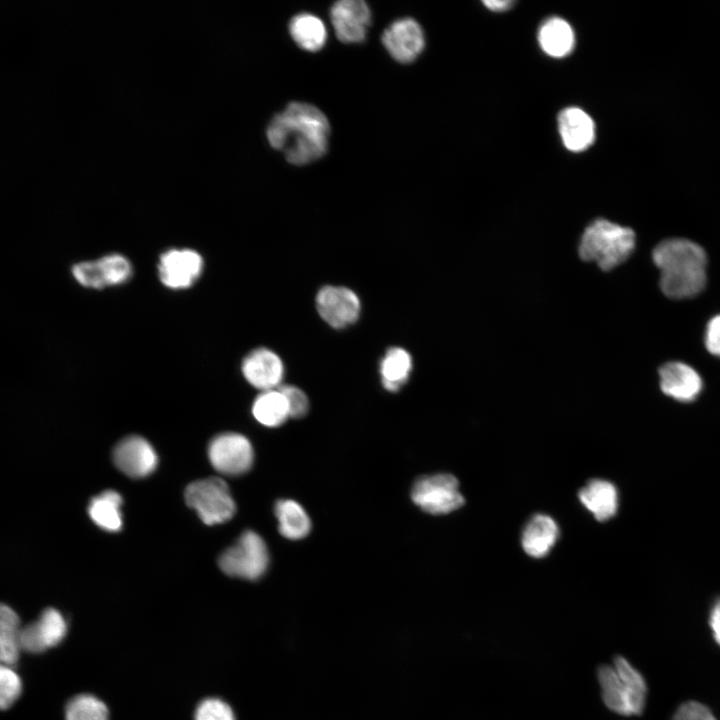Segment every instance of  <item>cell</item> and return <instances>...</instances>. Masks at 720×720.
<instances>
[{
    "label": "cell",
    "instance_id": "cell-33",
    "mask_svg": "<svg viewBox=\"0 0 720 720\" xmlns=\"http://www.w3.org/2000/svg\"><path fill=\"white\" fill-rule=\"evenodd\" d=\"M20 620L16 612L6 604L0 603V638L17 636Z\"/></svg>",
    "mask_w": 720,
    "mask_h": 720
},
{
    "label": "cell",
    "instance_id": "cell-21",
    "mask_svg": "<svg viewBox=\"0 0 720 720\" xmlns=\"http://www.w3.org/2000/svg\"><path fill=\"white\" fill-rule=\"evenodd\" d=\"M279 532L290 540L306 537L311 530V521L304 508L291 499L279 500L275 505Z\"/></svg>",
    "mask_w": 720,
    "mask_h": 720
},
{
    "label": "cell",
    "instance_id": "cell-15",
    "mask_svg": "<svg viewBox=\"0 0 720 720\" xmlns=\"http://www.w3.org/2000/svg\"><path fill=\"white\" fill-rule=\"evenodd\" d=\"M660 388L662 392L679 402H692L703 389L700 375L691 366L679 362H667L659 368Z\"/></svg>",
    "mask_w": 720,
    "mask_h": 720
},
{
    "label": "cell",
    "instance_id": "cell-32",
    "mask_svg": "<svg viewBox=\"0 0 720 720\" xmlns=\"http://www.w3.org/2000/svg\"><path fill=\"white\" fill-rule=\"evenodd\" d=\"M671 720H717L712 711L697 701L682 703L675 711Z\"/></svg>",
    "mask_w": 720,
    "mask_h": 720
},
{
    "label": "cell",
    "instance_id": "cell-36",
    "mask_svg": "<svg viewBox=\"0 0 720 720\" xmlns=\"http://www.w3.org/2000/svg\"><path fill=\"white\" fill-rule=\"evenodd\" d=\"M709 626L715 642L720 646V597L715 599L710 608Z\"/></svg>",
    "mask_w": 720,
    "mask_h": 720
},
{
    "label": "cell",
    "instance_id": "cell-11",
    "mask_svg": "<svg viewBox=\"0 0 720 720\" xmlns=\"http://www.w3.org/2000/svg\"><path fill=\"white\" fill-rule=\"evenodd\" d=\"M113 461L117 468L127 476L142 478L155 470L158 457L146 439L132 435L120 440L115 446Z\"/></svg>",
    "mask_w": 720,
    "mask_h": 720
},
{
    "label": "cell",
    "instance_id": "cell-17",
    "mask_svg": "<svg viewBox=\"0 0 720 720\" xmlns=\"http://www.w3.org/2000/svg\"><path fill=\"white\" fill-rule=\"evenodd\" d=\"M558 536L556 522L550 516L536 514L524 527L521 543L529 556L542 558L550 552Z\"/></svg>",
    "mask_w": 720,
    "mask_h": 720
},
{
    "label": "cell",
    "instance_id": "cell-23",
    "mask_svg": "<svg viewBox=\"0 0 720 720\" xmlns=\"http://www.w3.org/2000/svg\"><path fill=\"white\" fill-rule=\"evenodd\" d=\"M412 370V358L401 347L387 350L380 363V374L384 388L390 392L398 391L407 381Z\"/></svg>",
    "mask_w": 720,
    "mask_h": 720
},
{
    "label": "cell",
    "instance_id": "cell-12",
    "mask_svg": "<svg viewBox=\"0 0 720 720\" xmlns=\"http://www.w3.org/2000/svg\"><path fill=\"white\" fill-rule=\"evenodd\" d=\"M241 372L250 385L266 391L280 387L279 384L284 376V365L274 351L259 347L243 358Z\"/></svg>",
    "mask_w": 720,
    "mask_h": 720
},
{
    "label": "cell",
    "instance_id": "cell-35",
    "mask_svg": "<svg viewBox=\"0 0 720 720\" xmlns=\"http://www.w3.org/2000/svg\"><path fill=\"white\" fill-rule=\"evenodd\" d=\"M705 346L710 354L720 357V314L711 318L706 326Z\"/></svg>",
    "mask_w": 720,
    "mask_h": 720
},
{
    "label": "cell",
    "instance_id": "cell-13",
    "mask_svg": "<svg viewBox=\"0 0 720 720\" xmlns=\"http://www.w3.org/2000/svg\"><path fill=\"white\" fill-rule=\"evenodd\" d=\"M382 43L396 61L410 63L422 52L425 40L420 25L412 18H403L383 32Z\"/></svg>",
    "mask_w": 720,
    "mask_h": 720
},
{
    "label": "cell",
    "instance_id": "cell-16",
    "mask_svg": "<svg viewBox=\"0 0 720 720\" xmlns=\"http://www.w3.org/2000/svg\"><path fill=\"white\" fill-rule=\"evenodd\" d=\"M558 127L565 147L571 151H583L594 141V122L586 112L577 107H569L560 112Z\"/></svg>",
    "mask_w": 720,
    "mask_h": 720
},
{
    "label": "cell",
    "instance_id": "cell-6",
    "mask_svg": "<svg viewBox=\"0 0 720 720\" xmlns=\"http://www.w3.org/2000/svg\"><path fill=\"white\" fill-rule=\"evenodd\" d=\"M218 563L220 569L231 577L257 580L268 568V549L260 535L247 530L220 555Z\"/></svg>",
    "mask_w": 720,
    "mask_h": 720
},
{
    "label": "cell",
    "instance_id": "cell-37",
    "mask_svg": "<svg viewBox=\"0 0 720 720\" xmlns=\"http://www.w3.org/2000/svg\"><path fill=\"white\" fill-rule=\"evenodd\" d=\"M483 4L490 10L499 12L504 11L508 8H510L513 4L512 1L509 0H489V1H483Z\"/></svg>",
    "mask_w": 720,
    "mask_h": 720
},
{
    "label": "cell",
    "instance_id": "cell-20",
    "mask_svg": "<svg viewBox=\"0 0 720 720\" xmlns=\"http://www.w3.org/2000/svg\"><path fill=\"white\" fill-rule=\"evenodd\" d=\"M122 497L114 490H106L95 496L89 503L91 520L101 529L117 532L122 528Z\"/></svg>",
    "mask_w": 720,
    "mask_h": 720
},
{
    "label": "cell",
    "instance_id": "cell-14",
    "mask_svg": "<svg viewBox=\"0 0 720 720\" xmlns=\"http://www.w3.org/2000/svg\"><path fill=\"white\" fill-rule=\"evenodd\" d=\"M332 25L338 39L344 43H359L365 39L371 22V12L362 0H341L330 10Z\"/></svg>",
    "mask_w": 720,
    "mask_h": 720
},
{
    "label": "cell",
    "instance_id": "cell-28",
    "mask_svg": "<svg viewBox=\"0 0 720 720\" xmlns=\"http://www.w3.org/2000/svg\"><path fill=\"white\" fill-rule=\"evenodd\" d=\"M22 691L18 674L9 666L0 665V710L11 707Z\"/></svg>",
    "mask_w": 720,
    "mask_h": 720
},
{
    "label": "cell",
    "instance_id": "cell-26",
    "mask_svg": "<svg viewBox=\"0 0 720 720\" xmlns=\"http://www.w3.org/2000/svg\"><path fill=\"white\" fill-rule=\"evenodd\" d=\"M106 704L91 694H80L71 698L65 707L66 720H108Z\"/></svg>",
    "mask_w": 720,
    "mask_h": 720
},
{
    "label": "cell",
    "instance_id": "cell-10",
    "mask_svg": "<svg viewBox=\"0 0 720 720\" xmlns=\"http://www.w3.org/2000/svg\"><path fill=\"white\" fill-rule=\"evenodd\" d=\"M316 308L328 325L340 329L357 321L361 304L357 294L351 289L327 285L316 295Z\"/></svg>",
    "mask_w": 720,
    "mask_h": 720
},
{
    "label": "cell",
    "instance_id": "cell-2",
    "mask_svg": "<svg viewBox=\"0 0 720 720\" xmlns=\"http://www.w3.org/2000/svg\"><path fill=\"white\" fill-rule=\"evenodd\" d=\"M652 258L661 272L660 289L667 297L686 299L704 289L707 256L697 243L682 238L666 239L653 249Z\"/></svg>",
    "mask_w": 720,
    "mask_h": 720
},
{
    "label": "cell",
    "instance_id": "cell-25",
    "mask_svg": "<svg viewBox=\"0 0 720 720\" xmlns=\"http://www.w3.org/2000/svg\"><path fill=\"white\" fill-rule=\"evenodd\" d=\"M32 625L44 650L57 646L67 633V622L55 608L45 609Z\"/></svg>",
    "mask_w": 720,
    "mask_h": 720
},
{
    "label": "cell",
    "instance_id": "cell-7",
    "mask_svg": "<svg viewBox=\"0 0 720 720\" xmlns=\"http://www.w3.org/2000/svg\"><path fill=\"white\" fill-rule=\"evenodd\" d=\"M411 498L423 511L435 515L451 513L464 503L458 480L447 473L417 479L411 490Z\"/></svg>",
    "mask_w": 720,
    "mask_h": 720
},
{
    "label": "cell",
    "instance_id": "cell-29",
    "mask_svg": "<svg viewBox=\"0 0 720 720\" xmlns=\"http://www.w3.org/2000/svg\"><path fill=\"white\" fill-rule=\"evenodd\" d=\"M194 720H236L231 706L220 698L202 700L196 707Z\"/></svg>",
    "mask_w": 720,
    "mask_h": 720
},
{
    "label": "cell",
    "instance_id": "cell-22",
    "mask_svg": "<svg viewBox=\"0 0 720 720\" xmlns=\"http://www.w3.org/2000/svg\"><path fill=\"white\" fill-rule=\"evenodd\" d=\"M289 31L295 43L310 52L320 50L327 38L322 20L309 13L295 15L290 21Z\"/></svg>",
    "mask_w": 720,
    "mask_h": 720
},
{
    "label": "cell",
    "instance_id": "cell-19",
    "mask_svg": "<svg viewBox=\"0 0 720 720\" xmlns=\"http://www.w3.org/2000/svg\"><path fill=\"white\" fill-rule=\"evenodd\" d=\"M538 41L545 53L552 57H564L574 47V33L562 18L551 17L540 27Z\"/></svg>",
    "mask_w": 720,
    "mask_h": 720
},
{
    "label": "cell",
    "instance_id": "cell-4",
    "mask_svg": "<svg viewBox=\"0 0 720 720\" xmlns=\"http://www.w3.org/2000/svg\"><path fill=\"white\" fill-rule=\"evenodd\" d=\"M636 244L634 231L606 219H596L584 230L578 253L582 260L595 262L609 271L626 261Z\"/></svg>",
    "mask_w": 720,
    "mask_h": 720
},
{
    "label": "cell",
    "instance_id": "cell-3",
    "mask_svg": "<svg viewBox=\"0 0 720 720\" xmlns=\"http://www.w3.org/2000/svg\"><path fill=\"white\" fill-rule=\"evenodd\" d=\"M604 704L613 712L640 715L646 704L647 684L642 674L624 657L616 656L613 665H601L597 670Z\"/></svg>",
    "mask_w": 720,
    "mask_h": 720
},
{
    "label": "cell",
    "instance_id": "cell-9",
    "mask_svg": "<svg viewBox=\"0 0 720 720\" xmlns=\"http://www.w3.org/2000/svg\"><path fill=\"white\" fill-rule=\"evenodd\" d=\"M204 261L199 252L190 248L164 251L157 265L161 283L169 289H187L200 278Z\"/></svg>",
    "mask_w": 720,
    "mask_h": 720
},
{
    "label": "cell",
    "instance_id": "cell-24",
    "mask_svg": "<svg viewBox=\"0 0 720 720\" xmlns=\"http://www.w3.org/2000/svg\"><path fill=\"white\" fill-rule=\"evenodd\" d=\"M252 413L267 427L280 426L290 417L287 400L278 388L262 391L253 402Z\"/></svg>",
    "mask_w": 720,
    "mask_h": 720
},
{
    "label": "cell",
    "instance_id": "cell-27",
    "mask_svg": "<svg viewBox=\"0 0 720 720\" xmlns=\"http://www.w3.org/2000/svg\"><path fill=\"white\" fill-rule=\"evenodd\" d=\"M105 287L127 282L133 272L128 258L120 253H109L96 260Z\"/></svg>",
    "mask_w": 720,
    "mask_h": 720
},
{
    "label": "cell",
    "instance_id": "cell-1",
    "mask_svg": "<svg viewBox=\"0 0 720 720\" xmlns=\"http://www.w3.org/2000/svg\"><path fill=\"white\" fill-rule=\"evenodd\" d=\"M329 131V122L317 107L292 102L272 119L267 138L289 163L304 165L326 153Z\"/></svg>",
    "mask_w": 720,
    "mask_h": 720
},
{
    "label": "cell",
    "instance_id": "cell-31",
    "mask_svg": "<svg viewBox=\"0 0 720 720\" xmlns=\"http://www.w3.org/2000/svg\"><path fill=\"white\" fill-rule=\"evenodd\" d=\"M278 389L287 400L290 417L301 418L306 415L309 409V401L301 389L293 385H282Z\"/></svg>",
    "mask_w": 720,
    "mask_h": 720
},
{
    "label": "cell",
    "instance_id": "cell-5",
    "mask_svg": "<svg viewBox=\"0 0 720 720\" xmlns=\"http://www.w3.org/2000/svg\"><path fill=\"white\" fill-rule=\"evenodd\" d=\"M185 500L207 525L228 521L236 510L228 485L218 477H208L189 484L185 490Z\"/></svg>",
    "mask_w": 720,
    "mask_h": 720
},
{
    "label": "cell",
    "instance_id": "cell-30",
    "mask_svg": "<svg viewBox=\"0 0 720 720\" xmlns=\"http://www.w3.org/2000/svg\"><path fill=\"white\" fill-rule=\"evenodd\" d=\"M71 273L75 281L85 288H105L96 260H87L75 263Z\"/></svg>",
    "mask_w": 720,
    "mask_h": 720
},
{
    "label": "cell",
    "instance_id": "cell-18",
    "mask_svg": "<svg viewBox=\"0 0 720 720\" xmlns=\"http://www.w3.org/2000/svg\"><path fill=\"white\" fill-rule=\"evenodd\" d=\"M578 496L581 503L598 521H606L617 512V489L609 481L593 479L579 491Z\"/></svg>",
    "mask_w": 720,
    "mask_h": 720
},
{
    "label": "cell",
    "instance_id": "cell-34",
    "mask_svg": "<svg viewBox=\"0 0 720 720\" xmlns=\"http://www.w3.org/2000/svg\"><path fill=\"white\" fill-rule=\"evenodd\" d=\"M18 635L0 638V665L14 666L20 651Z\"/></svg>",
    "mask_w": 720,
    "mask_h": 720
},
{
    "label": "cell",
    "instance_id": "cell-8",
    "mask_svg": "<svg viewBox=\"0 0 720 720\" xmlns=\"http://www.w3.org/2000/svg\"><path fill=\"white\" fill-rule=\"evenodd\" d=\"M208 456L212 466L221 474L228 476L246 473L254 460L250 441L234 432L215 436L209 443Z\"/></svg>",
    "mask_w": 720,
    "mask_h": 720
}]
</instances>
